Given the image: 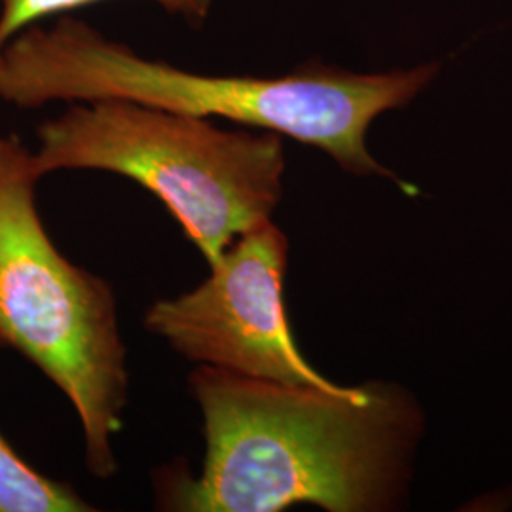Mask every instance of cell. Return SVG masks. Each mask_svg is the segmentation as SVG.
<instances>
[{
  "label": "cell",
  "mask_w": 512,
  "mask_h": 512,
  "mask_svg": "<svg viewBox=\"0 0 512 512\" xmlns=\"http://www.w3.org/2000/svg\"><path fill=\"white\" fill-rule=\"evenodd\" d=\"M107 0H0V52L25 29L44 23L46 19L69 16ZM165 14L181 18L192 25H202L209 18L215 0H150Z\"/></svg>",
  "instance_id": "7"
},
{
  "label": "cell",
  "mask_w": 512,
  "mask_h": 512,
  "mask_svg": "<svg viewBox=\"0 0 512 512\" xmlns=\"http://www.w3.org/2000/svg\"><path fill=\"white\" fill-rule=\"evenodd\" d=\"M73 486L38 473L0 433V512H90Z\"/></svg>",
  "instance_id": "6"
},
{
  "label": "cell",
  "mask_w": 512,
  "mask_h": 512,
  "mask_svg": "<svg viewBox=\"0 0 512 512\" xmlns=\"http://www.w3.org/2000/svg\"><path fill=\"white\" fill-rule=\"evenodd\" d=\"M289 239L266 220L209 264L200 287L148 308L145 329L186 361L277 384L338 387L296 346L287 306Z\"/></svg>",
  "instance_id": "5"
},
{
  "label": "cell",
  "mask_w": 512,
  "mask_h": 512,
  "mask_svg": "<svg viewBox=\"0 0 512 512\" xmlns=\"http://www.w3.org/2000/svg\"><path fill=\"white\" fill-rule=\"evenodd\" d=\"M33 150L0 137V348L18 351L61 389L82 425L86 465L116 475L114 437L128 404V351L109 283L74 266L37 207Z\"/></svg>",
  "instance_id": "4"
},
{
  "label": "cell",
  "mask_w": 512,
  "mask_h": 512,
  "mask_svg": "<svg viewBox=\"0 0 512 512\" xmlns=\"http://www.w3.org/2000/svg\"><path fill=\"white\" fill-rule=\"evenodd\" d=\"M431 61L387 73H353L308 61L281 76L202 74L137 54L73 14L38 23L0 52V101L23 110L50 103L129 101L262 129L317 148L355 177H378L416 198L420 190L380 164L366 137L439 76Z\"/></svg>",
  "instance_id": "2"
},
{
  "label": "cell",
  "mask_w": 512,
  "mask_h": 512,
  "mask_svg": "<svg viewBox=\"0 0 512 512\" xmlns=\"http://www.w3.org/2000/svg\"><path fill=\"white\" fill-rule=\"evenodd\" d=\"M202 410L198 476L167 469L158 507L184 512H397L410 501L427 414L406 385L311 387L190 374Z\"/></svg>",
  "instance_id": "1"
},
{
  "label": "cell",
  "mask_w": 512,
  "mask_h": 512,
  "mask_svg": "<svg viewBox=\"0 0 512 512\" xmlns=\"http://www.w3.org/2000/svg\"><path fill=\"white\" fill-rule=\"evenodd\" d=\"M40 179L105 171L152 192L213 264L236 239L272 220L287 169L283 137L129 101L69 103L37 131Z\"/></svg>",
  "instance_id": "3"
}]
</instances>
